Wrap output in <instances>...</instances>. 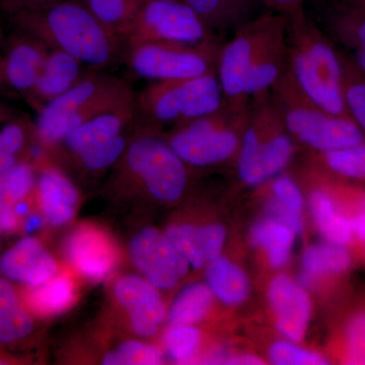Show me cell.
<instances>
[{
    "instance_id": "cell-41",
    "label": "cell",
    "mask_w": 365,
    "mask_h": 365,
    "mask_svg": "<svg viewBox=\"0 0 365 365\" xmlns=\"http://www.w3.org/2000/svg\"><path fill=\"white\" fill-rule=\"evenodd\" d=\"M346 364L365 365V313L353 317L346 332Z\"/></svg>"
},
{
    "instance_id": "cell-29",
    "label": "cell",
    "mask_w": 365,
    "mask_h": 365,
    "mask_svg": "<svg viewBox=\"0 0 365 365\" xmlns=\"http://www.w3.org/2000/svg\"><path fill=\"white\" fill-rule=\"evenodd\" d=\"M272 192L274 200L271 203L270 217L285 223L295 234L302 232L304 198L297 182L289 177H277L272 182Z\"/></svg>"
},
{
    "instance_id": "cell-46",
    "label": "cell",
    "mask_w": 365,
    "mask_h": 365,
    "mask_svg": "<svg viewBox=\"0 0 365 365\" xmlns=\"http://www.w3.org/2000/svg\"><path fill=\"white\" fill-rule=\"evenodd\" d=\"M18 217L13 206L0 201V232H14L18 225Z\"/></svg>"
},
{
    "instance_id": "cell-8",
    "label": "cell",
    "mask_w": 365,
    "mask_h": 365,
    "mask_svg": "<svg viewBox=\"0 0 365 365\" xmlns=\"http://www.w3.org/2000/svg\"><path fill=\"white\" fill-rule=\"evenodd\" d=\"M123 61L136 76L150 81L196 78L216 71L218 40L190 44L169 41H127Z\"/></svg>"
},
{
    "instance_id": "cell-34",
    "label": "cell",
    "mask_w": 365,
    "mask_h": 365,
    "mask_svg": "<svg viewBox=\"0 0 365 365\" xmlns=\"http://www.w3.org/2000/svg\"><path fill=\"white\" fill-rule=\"evenodd\" d=\"M125 133L73 155L88 172H102L115 165L123 155L131 139Z\"/></svg>"
},
{
    "instance_id": "cell-5",
    "label": "cell",
    "mask_w": 365,
    "mask_h": 365,
    "mask_svg": "<svg viewBox=\"0 0 365 365\" xmlns=\"http://www.w3.org/2000/svg\"><path fill=\"white\" fill-rule=\"evenodd\" d=\"M270 93L288 133L312 150L326 153L365 143V132L352 118L336 116L314 104L288 67Z\"/></svg>"
},
{
    "instance_id": "cell-31",
    "label": "cell",
    "mask_w": 365,
    "mask_h": 365,
    "mask_svg": "<svg viewBox=\"0 0 365 365\" xmlns=\"http://www.w3.org/2000/svg\"><path fill=\"white\" fill-rule=\"evenodd\" d=\"M91 13L124 39L140 0H83Z\"/></svg>"
},
{
    "instance_id": "cell-36",
    "label": "cell",
    "mask_w": 365,
    "mask_h": 365,
    "mask_svg": "<svg viewBox=\"0 0 365 365\" xmlns=\"http://www.w3.org/2000/svg\"><path fill=\"white\" fill-rule=\"evenodd\" d=\"M345 104L350 117L365 132V78L351 60L342 56Z\"/></svg>"
},
{
    "instance_id": "cell-39",
    "label": "cell",
    "mask_w": 365,
    "mask_h": 365,
    "mask_svg": "<svg viewBox=\"0 0 365 365\" xmlns=\"http://www.w3.org/2000/svg\"><path fill=\"white\" fill-rule=\"evenodd\" d=\"M33 328L32 317L20 302L0 319V343L11 344L25 339L32 333Z\"/></svg>"
},
{
    "instance_id": "cell-23",
    "label": "cell",
    "mask_w": 365,
    "mask_h": 365,
    "mask_svg": "<svg viewBox=\"0 0 365 365\" xmlns=\"http://www.w3.org/2000/svg\"><path fill=\"white\" fill-rule=\"evenodd\" d=\"M41 208L48 222L61 225L71 222L78 201L74 185L57 170H45L37 185Z\"/></svg>"
},
{
    "instance_id": "cell-28",
    "label": "cell",
    "mask_w": 365,
    "mask_h": 365,
    "mask_svg": "<svg viewBox=\"0 0 365 365\" xmlns=\"http://www.w3.org/2000/svg\"><path fill=\"white\" fill-rule=\"evenodd\" d=\"M210 287L202 283L189 285L178 294L170 307V325H194L206 316L213 300Z\"/></svg>"
},
{
    "instance_id": "cell-52",
    "label": "cell",
    "mask_w": 365,
    "mask_h": 365,
    "mask_svg": "<svg viewBox=\"0 0 365 365\" xmlns=\"http://www.w3.org/2000/svg\"><path fill=\"white\" fill-rule=\"evenodd\" d=\"M13 118V111L7 106L0 103V122L7 121Z\"/></svg>"
},
{
    "instance_id": "cell-9",
    "label": "cell",
    "mask_w": 365,
    "mask_h": 365,
    "mask_svg": "<svg viewBox=\"0 0 365 365\" xmlns=\"http://www.w3.org/2000/svg\"><path fill=\"white\" fill-rule=\"evenodd\" d=\"M124 176L165 202L180 198L188 185L186 163L157 133L138 132L121 155Z\"/></svg>"
},
{
    "instance_id": "cell-1",
    "label": "cell",
    "mask_w": 365,
    "mask_h": 365,
    "mask_svg": "<svg viewBox=\"0 0 365 365\" xmlns=\"http://www.w3.org/2000/svg\"><path fill=\"white\" fill-rule=\"evenodd\" d=\"M16 29L61 50L93 71L123 61L125 40L104 25L83 0L58 4L11 16Z\"/></svg>"
},
{
    "instance_id": "cell-14",
    "label": "cell",
    "mask_w": 365,
    "mask_h": 365,
    "mask_svg": "<svg viewBox=\"0 0 365 365\" xmlns=\"http://www.w3.org/2000/svg\"><path fill=\"white\" fill-rule=\"evenodd\" d=\"M49 48L16 29L4 48V78L11 90L30 97L45 66Z\"/></svg>"
},
{
    "instance_id": "cell-25",
    "label": "cell",
    "mask_w": 365,
    "mask_h": 365,
    "mask_svg": "<svg viewBox=\"0 0 365 365\" xmlns=\"http://www.w3.org/2000/svg\"><path fill=\"white\" fill-rule=\"evenodd\" d=\"M206 277L213 294L223 304L235 306L248 297L250 282L246 273L227 259L218 257L210 261Z\"/></svg>"
},
{
    "instance_id": "cell-47",
    "label": "cell",
    "mask_w": 365,
    "mask_h": 365,
    "mask_svg": "<svg viewBox=\"0 0 365 365\" xmlns=\"http://www.w3.org/2000/svg\"><path fill=\"white\" fill-rule=\"evenodd\" d=\"M350 225H351L352 234H355L359 241L365 242V210L350 220Z\"/></svg>"
},
{
    "instance_id": "cell-43",
    "label": "cell",
    "mask_w": 365,
    "mask_h": 365,
    "mask_svg": "<svg viewBox=\"0 0 365 365\" xmlns=\"http://www.w3.org/2000/svg\"><path fill=\"white\" fill-rule=\"evenodd\" d=\"M60 1L63 0H0V9L14 16L25 11L44 9Z\"/></svg>"
},
{
    "instance_id": "cell-38",
    "label": "cell",
    "mask_w": 365,
    "mask_h": 365,
    "mask_svg": "<svg viewBox=\"0 0 365 365\" xmlns=\"http://www.w3.org/2000/svg\"><path fill=\"white\" fill-rule=\"evenodd\" d=\"M163 362L162 352L155 346L140 341H128L107 353L103 364H160Z\"/></svg>"
},
{
    "instance_id": "cell-7",
    "label": "cell",
    "mask_w": 365,
    "mask_h": 365,
    "mask_svg": "<svg viewBox=\"0 0 365 365\" xmlns=\"http://www.w3.org/2000/svg\"><path fill=\"white\" fill-rule=\"evenodd\" d=\"M292 137L276 109L271 93L251 98V109L237 155L240 179L259 186L285 169L294 155Z\"/></svg>"
},
{
    "instance_id": "cell-45",
    "label": "cell",
    "mask_w": 365,
    "mask_h": 365,
    "mask_svg": "<svg viewBox=\"0 0 365 365\" xmlns=\"http://www.w3.org/2000/svg\"><path fill=\"white\" fill-rule=\"evenodd\" d=\"M269 11L288 16L304 9V0H264Z\"/></svg>"
},
{
    "instance_id": "cell-17",
    "label": "cell",
    "mask_w": 365,
    "mask_h": 365,
    "mask_svg": "<svg viewBox=\"0 0 365 365\" xmlns=\"http://www.w3.org/2000/svg\"><path fill=\"white\" fill-rule=\"evenodd\" d=\"M268 299L276 314L278 330L294 342L302 340L311 316V300L304 288L287 276L279 275L269 287Z\"/></svg>"
},
{
    "instance_id": "cell-30",
    "label": "cell",
    "mask_w": 365,
    "mask_h": 365,
    "mask_svg": "<svg viewBox=\"0 0 365 365\" xmlns=\"http://www.w3.org/2000/svg\"><path fill=\"white\" fill-rule=\"evenodd\" d=\"M350 263V255L343 246L330 242L309 247L302 258L304 272L314 278L327 274L344 272Z\"/></svg>"
},
{
    "instance_id": "cell-49",
    "label": "cell",
    "mask_w": 365,
    "mask_h": 365,
    "mask_svg": "<svg viewBox=\"0 0 365 365\" xmlns=\"http://www.w3.org/2000/svg\"><path fill=\"white\" fill-rule=\"evenodd\" d=\"M42 223L43 220L40 215H28V217H26V220H25V230L28 234H31V232H35L36 230H38V228L42 225Z\"/></svg>"
},
{
    "instance_id": "cell-27",
    "label": "cell",
    "mask_w": 365,
    "mask_h": 365,
    "mask_svg": "<svg viewBox=\"0 0 365 365\" xmlns=\"http://www.w3.org/2000/svg\"><path fill=\"white\" fill-rule=\"evenodd\" d=\"M312 215L327 241L345 246L352 237L350 220L336 210L332 199L324 191H314L309 199Z\"/></svg>"
},
{
    "instance_id": "cell-42",
    "label": "cell",
    "mask_w": 365,
    "mask_h": 365,
    "mask_svg": "<svg viewBox=\"0 0 365 365\" xmlns=\"http://www.w3.org/2000/svg\"><path fill=\"white\" fill-rule=\"evenodd\" d=\"M26 143V129L20 123H9L0 130V155L16 158Z\"/></svg>"
},
{
    "instance_id": "cell-13",
    "label": "cell",
    "mask_w": 365,
    "mask_h": 365,
    "mask_svg": "<svg viewBox=\"0 0 365 365\" xmlns=\"http://www.w3.org/2000/svg\"><path fill=\"white\" fill-rule=\"evenodd\" d=\"M64 252L71 265L91 280L106 279L118 263V252L111 237L88 225L71 232Z\"/></svg>"
},
{
    "instance_id": "cell-37",
    "label": "cell",
    "mask_w": 365,
    "mask_h": 365,
    "mask_svg": "<svg viewBox=\"0 0 365 365\" xmlns=\"http://www.w3.org/2000/svg\"><path fill=\"white\" fill-rule=\"evenodd\" d=\"M200 341V331L193 325H170L165 337V347L170 357L184 364L195 356Z\"/></svg>"
},
{
    "instance_id": "cell-11",
    "label": "cell",
    "mask_w": 365,
    "mask_h": 365,
    "mask_svg": "<svg viewBox=\"0 0 365 365\" xmlns=\"http://www.w3.org/2000/svg\"><path fill=\"white\" fill-rule=\"evenodd\" d=\"M279 14L266 11L237 29L225 44L220 45L216 72L225 98H248L245 96V85L252 62Z\"/></svg>"
},
{
    "instance_id": "cell-32",
    "label": "cell",
    "mask_w": 365,
    "mask_h": 365,
    "mask_svg": "<svg viewBox=\"0 0 365 365\" xmlns=\"http://www.w3.org/2000/svg\"><path fill=\"white\" fill-rule=\"evenodd\" d=\"M330 26L350 49L365 51V13L359 7H341L331 16Z\"/></svg>"
},
{
    "instance_id": "cell-12",
    "label": "cell",
    "mask_w": 365,
    "mask_h": 365,
    "mask_svg": "<svg viewBox=\"0 0 365 365\" xmlns=\"http://www.w3.org/2000/svg\"><path fill=\"white\" fill-rule=\"evenodd\" d=\"M129 253L145 279L160 289H172L188 272L190 264L168 239L153 227L141 230L131 240Z\"/></svg>"
},
{
    "instance_id": "cell-53",
    "label": "cell",
    "mask_w": 365,
    "mask_h": 365,
    "mask_svg": "<svg viewBox=\"0 0 365 365\" xmlns=\"http://www.w3.org/2000/svg\"><path fill=\"white\" fill-rule=\"evenodd\" d=\"M356 1L359 2L357 7L365 13V0H356Z\"/></svg>"
},
{
    "instance_id": "cell-50",
    "label": "cell",
    "mask_w": 365,
    "mask_h": 365,
    "mask_svg": "<svg viewBox=\"0 0 365 365\" xmlns=\"http://www.w3.org/2000/svg\"><path fill=\"white\" fill-rule=\"evenodd\" d=\"M4 40H2L1 26H0V88L6 86L4 78Z\"/></svg>"
},
{
    "instance_id": "cell-18",
    "label": "cell",
    "mask_w": 365,
    "mask_h": 365,
    "mask_svg": "<svg viewBox=\"0 0 365 365\" xmlns=\"http://www.w3.org/2000/svg\"><path fill=\"white\" fill-rule=\"evenodd\" d=\"M0 272L9 279L35 287L56 275L57 264L37 239L28 237L2 254Z\"/></svg>"
},
{
    "instance_id": "cell-10",
    "label": "cell",
    "mask_w": 365,
    "mask_h": 365,
    "mask_svg": "<svg viewBox=\"0 0 365 365\" xmlns=\"http://www.w3.org/2000/svg\"><path fill=\"white\" fill-rule=\"evenodd\" d=\"M124 40L198 44L218 39L184 0H140Z\"/></svg>"
},
{
    "instance_id": "cell-54",
    "label": "cell",
    "mask_w": 365,
    "mask_h": 365,
    "mask_svg": "<svg viewBox=\"0 0 365 365\" xmlns=\"http://www.w3.org/2000/svg\"><path fill=\"white\" fill-rule=\"evenodd\" d=\"M6 362H4V360H2L1 359H0V364H6Z\"/></svg>"
},
{
    "instance_id": "cell-2",
    "label": "cell",
    "mask_w": 365,
    "mask_h": 365,
    "mask_svg": "<svg viewBox=\"0 0 365 365\" xmlns=\"http://www.w3.org/2000/svg\"><path fill=\"white\" fill-rule=\"evenodd\" d=\"M287 19L288 68L300 90L330 114L351 118L345 104L342 55L304 9Z\"/></svg>"
},
{
    "instance_id": "cell-6",
    "label": "cell",
    "mask_w": 365,
    "mask_h": 365,
    "mask_svg": "<svg viewBox=\"0 0 365 365\" xmlns=\"http://www.w3.org/2000/svg\"><path fill=\"white\" fill-rule=\"evenodd\" d=\"M250 98H225L220 109L170 132L167 143L186 165L209 167L239 155Z\"/></svg>"
},
{
    "instance_id": "cell-35",
    "label": "cell",
    "mask_w": 365,
    "mask_h": 365,
    "mask_svg": "<svg viewBox=\"0 0 365 365\" xmlns=\"http://www.w3.org/2000/svg\"><path fill=\"white\" fill-rule=\"evenodd\" d=\"M35 185L32 167L18 163L13 169L0 173V201L14 206L29 195Z\"/></svg>"
},
{
    "instance_id": "cell-51",
    "label": "cell",
    "mask_w": 365,
    "mask_h": 365,
    "mask_svg": "<svg viewBox=\"0 0 365 365\" xmlns=\"http://www.w3.org/2000/svg\"><path fill=\"white\" fill-rule=\"evenodd\" d=\"M13 207L14 212H16V215L18 216L26 215L29 213V210H30L29 204L26 203V201H24V199L14 204Z\"/></svg>"
},
{
    "instance_id": "cell-33",
    "label": "cell",
    "mask_w": 365,
    "mask_h": 365,
    "mask_svg": "<svg viewBox=\"0 0 365 365\" xmlns=\"http://www.w3.org/2000/svg\"><path fill=\"white\" fill-rule=\"evenodd\" d=\"M331 173L353 181H365V143L322 153Z\"/></svg>"
},
{
    "instance_id": "cell-44",
    "label": "cell",
    "mask_w": 365,
    "mask_h": 365,
    "mask_svg": "<svg viewBox=\"0 0 365 365\" xmlns=\"http://www.w3.org/2000/svg\"><path fill=\"white\" fill-rule=\"evenodd\" d=\"M20 302L13 284L6 278L0 277V319Z\"/></svg>"
},
{
    "instance_id": "cell-16",
    "label": "cell",
    "mask_w": 365,
    "mask_h": 365,
    "mask_svg": "<svg viewBox=\"0 0 365 365\" xmlns=\"http://www.w3.org/2000/svg\"><path fill=\"white\" fill-rule=\"evenodd\" d=\"M115 297L128 314L134 332L151 337L165 318V309L157 287L135 275L120 278L114 287Z\"/></svg>"
},
{
    "instance_id": "cell-21",
    "label": "cell",
    "mask_w": 365,
    "mask_h": 365,
    "mask_svg": "<svg viewBox=\"0 0 365 365\" xmlns=\"http://www.w3.org/2000/svg\"><path fill=\"white\" fill-rule=\"evenodd\" d=\"M165 235L193 268L218 258L225 241V230L220 225H172Z\"/></svg>"
},
{
    "instance_id": "cell-4",
    "label": "cell",
    "mask_w": 365,
    "mask_h": 365,
    "mask_svg": "<svg viewBox=\"0 0 365 365\" xmlns=\"http://www.w3.org/2000/svg\"><path fill=\"white\" fill-rule=\"evenodd\" d=\"M223 101L216 71L196 78L153 81L136 93V125L153 133L165 127L177 130L220 109Z\"/></svg>"
},
{
    "instance_id": "cell-22",
    "label": "cell",
    "mask_w": 365,
    "mask_h": 365,
    "mask_svg": "<svg viewBox=\"0 0 365 365\" xmlns=\"http://www.w3.org/2000/svg\"><path fill=\"white\" fill-rule=\"evenodd\" d=\"M134 125L135 108L106 113L81 124L56 144H63L72 155H76L130 130Z\"/></svg>"
},
{
    "instance_id": "cell-19",
    "label": "cell",
    "mask_w": 365,
    "mask_h": 365,
    "mask_svg": "<svg viewBox=\"0 0 365 365\" xmlns=\"http://www.w3.org/2000/svg\"><path fill=\"white\" fill-rule=\"evenodd\" d=\"M85 66L68 53L49 49L39 81L29 97L31 104L38 112L43 106L66 93L88 73Z\"/></svg>"
},
{
    "instance_id": "cell-48",
    "label": "cell",
    "mask_w": 365,
    "mask_h": 365,
    "mask_svg": "<svg viewBox=\"0 0 365 365\" xmlns=\"http://www.w3.org/2000/svg\"><path fill=\"white\" fill-rule=\"evenodd\" d=\"M227 364L237 365H256L264 364L261 359L257 357L251 356V355H241V356L234 357V359H227Z\"/></svg>"
},
{
    "instance_id": "cell-20",
    "label": "cell",
    "mask_w": 365,
    "mask_h": 365,
    "mask_svg": "<svg viewBox=\"0 0 365 365\" xmlns=\"http://www.w3.org/2000/svg\"><path fill=\"white\" fill-rule=\"evenodd\" d=\"M215 33L234 34L245 24L269 11L264 0H184Z\"/></svg>"
},
{
    "instance_id": "cell-3",
    "label": "cell",
    "mask_w": 365,
    "mask_h": 365,
    "mask_svg": "<svg viewBox=\"0 0 365 365\" xmlns=\"http://www.w3.org/2000/svg\"><path fill=\"white\" fill-rule=\"evenodd\" d=\"M135 103L136 93L128 81L102 71H90L73 88L41 108L36 133L42 143L55 145L93 118L133 109Z\"/></svg>"
},
{
    "instance_id": "cell-15",
    "label": "cell",
    "mask_w": 365,
    "mask_h": 365,
    "mask_svg": "<svg viewBox=\"0 0 365 365\" xmlns=\"http://www.w3.org/2000/svg\"><path fill=\"white\" fill-rule=\"evenodd\" d=\"M287 67V19L280 14L255 55L245 85L246 98L270 93Z\"/></svg>"
},
{
    "instance_id": "cell-40",
    "label": "cell",
    "mask_w": 365,
    "mask_h": 365,
    "mask_svg": "<svg viewBox=\"0 0 365 365\" xmlns=\"http://www.w3.org/2000/svg\"><path fill=\"white\" fill-rule=\"evenodd\" d=\"M271 362L277 365H324L328 361L318 353L307 351L292 343L276 342L269 350Z\"/></svg>"
},
{
    "instance_id": "cell-26",
    "label": "cell",
    "mask_w": 365,
    "mask_h": 365,
    "mask_svg": "<svg viewBox=\"0 0 365 365\" xmlns=\"http://www.w3.org/2000/svg\"><path fill=\"white\" fill-rule=\"evenodd\" d=\"M294 235L292 227L269 216L252 228L251 242L255 247L265 249L271 265L279 268L289 258Z\"/></svg>"
},
{
    "instance_id": "cell-24",
    "label": "cell",
    "mask_w": 365,
    "mask_h": 365,
    "mask_svg": "<svg viewBox=\"0 0 365 365\" xmlns=\"http://www.w3.org/2000/svg\"><path fill=\"white\" fill-rule=\"evenodd\" d=\"M76 299V285L66 274H56L49 280L35 287H28L26 309L41 317L63 313Z\"/></svg>"
}]
</instances>
